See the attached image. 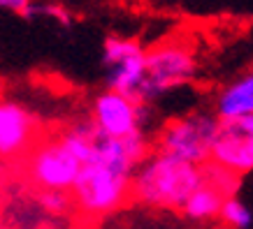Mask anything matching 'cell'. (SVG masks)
I'll return each instance as SVG.
<instances>
[{"label":"cell","instance_id":"obj_14","mask_svg":"<svg viewBox=\"0 0 253 229\" xmlns=\"http://www.w3.org/2000/svg\"><path fill=\"white\" fill-rule=\"evenodd\" d=\"M202 171H205V181L211 183L214 188H218L225 197H232V195L239 192V183H242V176L239 174H235V171L221 167V164H216L211 160L207 164H202Z\"/></svg>","mask_w":253,"mask_h":229},{"label":"cell","instance_id":"obj_11","mask_svg":"<svg viewBox=\"0 0 253 229\" xmlns=\"http://www.w3.org/2000/svg\"><path fill=\"white\" fill-rule=\"evenodd\" d=\"M225 199L228 197H225L218 188H214V185L207 183V181H202V185L186 199L181 213H184L188 220H195V222L218 220V213H221V206Z\"/></svg>","mask_w":253,"mask_h":229},{"label":"cell","instance_id":"obj_8","mask_svg":"<svg viewBox=\"0 0 253 229\" xmlns=\"http://www.w3.org/2000/svg\"><path fill=\"white\" fill-rule=\"evenodd\" d=\"M146 46L139 37L128 35H107L102 42V67H105V88L137 98L144 79Z\"/></svg>","mask_w":253,"mask_h":229},{"label":"cell","instance_id":"obj_3","mask_svg":"<svg viewBox=\"0 0 253 229\" xmlns=\"http://www.w3.org/2000/svg\"><path fill=\"white\" fill-rule=\"evenodd\" d=\"M200 74L198 54L186 39L169 37L154 46H146L144 79L137 99L154 104L161 98L191 86Z\"/></svg>","mask_w":253,"mask_h":229},{"label":"cell","instance_id":"obj_9","mask_svg":"<svg viewBox=\"0 0 253 229\" xmlns=\"http://www.w3.org/2000/svg\"><path fill=\"white\" fill-rule=\"evenodd\" d=\"M211 162L239 176L253 171V114L225 118L218 125Z\"/></svg>","mask_w":253,"mask_h":229},{"label":"cell","instance_id":"obj_2","mask_svg":"<svg viewBox=\"0 0 253 229\" xmlns=\"http://www.w3.org/2000/svg\"><path fill=\"white\" fill-rule=\"evenodd\" d=\"M202 164H193L151 148L132 176V201L149 208L181 211L186 199L202 185Z\"/></svg>","mask_w":253,"mask_h":229},{"label":"cell","instance_id":"obj_16","mask_svg":"<svg viewBox=\"0 0 253 229\" xmlns=\"http://www.w3.org/2000/svg\"><path fill=\"white\" fill-rule=\"evenodd\" d=\"M5 164H0V199H2V190H5Z\"/></svg>","mask_w":253,"mask_h":229},{"label":"cell","instance_id":"obj_12","mask_svg":"<svg viewBox=\"0 0 253 229\" xmlns=\"http://www.w3.org/2000/svg\"><path fill=\"white\" fill-rule=\"evenodd\" d=\"M28 21H38V19H44V21H51L56 23L58 28H72L77 23V16L75 12L63 5L58 0H33L31 9L26 14Z\"/></svg>","mask_w":253,"mask_h":229},{"label":"cell","instance_id":"obj_5","mask_svg":"<svg viewBox=\"0 0 253 229\" xmlns=\"http://www.w3.org/2000/svg\"><path fill=\"white\" fill-rule=\"evenodd\" d=\"M82 164L84 162L65 144L61 132H56V134H44L16 167L21 169L23 181L33 190L70 192L82 171Z\"/></svg>","mask_w":253,"mask_h":229},{"label":"cell","instance_id":"obj_15","mask_svg":"<svg viewBox=\"0 0 253 229\" xmlns=\"http://www.w3.org/2000/svg\"><path fill=\"white\" fill-rule=\"evenodd\" d=\"M31 5H33V0H0V12H9V14H16L26 19Z\"/></svg>","mask_w":253,"mask_h":229},{"label":"cell","instance_id":"obj_10","mask_svg":"<svg viewBox=\"0 0 253 229\" xmlns=\"http://www.w3.org/2000/svg\"><path fill=\"white\" fill-rule=\"evenodd\" d=\"M211 111L221 121L253 114V65L242 69L214 93Z\"/></svg>","mask_w":253,"mask_h":229},{"label":"cell","instance_id":"obj_6","mask_svg":"<svg viewBox=\"0 0 253 229\" xmlns=\"http://www.w3.org/2000/svg\"><path fill=\"white\" fill-rule=\"evenodd\" d=\"M86 118L105 137L128 139L146 132V123L151 118V104L126 93L105 88L91 98Z\"/></svg>","mask_w":253,"mask_h":229},{"label":"cell","instance_id":"obj_1","mask_svg":"<svg viewBox=\"0 0 253 229\" xmlns=\"http://www.w3.org/2000/svg\"><path fill=\"white\" fill-rule=\"evenodd\" d=\"M151 148L154 141L149 132L128 139H112L95 130L93 151L70 190L75 211L86 218H102L119 211L128 199H132L135 169Z\"/></svg>","mask_w":253,"mask_h":229},{"label":"cell","instance_id":"obj_13","mask_svg":"<svg viewBox=\"0 0 253 229\" xmlns=\"http://www.w3.org/2000/svg\"><path fill=\"white\" fill-rule=\"evenodd\" d=\"M218 220L228 229H249L253 225V213L237 195H232V197H228L223 201Z\"/></svg>","mask_w":253,"mask_h":229},{"label":"cell","instance_id":"obj_4","mask_svg":"<svg viewBox=\"0 0 253 229\" xmlns=\"http://www.w3.org/2000/svg\"><path fill=\"white\" fill-rule=\"evenodd\" d=\"M218 125H221V118L211 109L172 116L158 128V132L151 139L154 151L168 153L193 164H207L211 160V148H214Z\"/></svg>","mask_w":253,"mask_h":229},{"label":"cell","instance_id":"obj_7","mask_svg":"<svg viewBox=\"0 0 253 229\" xmlns=\"http://www.w3.org/2000/svg\"><path fill=\"white\" fill-rule=\"evenodd\" d=\"M44 134L38 111L21 99L0 98V164H19Z\"/></svg>","mask_w":253,"mask_h":229}]
</instances>
